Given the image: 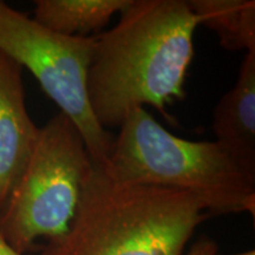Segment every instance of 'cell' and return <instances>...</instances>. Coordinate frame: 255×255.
<instances>
[{"mask_svg":"<svg viewBox=\"0 0 255 255\" xmlns=\"http://www.w3.org/2000/svg\"><path fill=\"white\" fill-rule=\"evenodd\" d=\"M119 24L96 37L88 71V98L104 129L120 127L146 105L183 100L199 19L184 0H130Z\"/></svg>","mask_w":255,"mask_h":255,"instance_id":"1","label":"cell"},{"mask_svg":"<svg viewBox=\"0 0 255 255\" xmlns=\"http://www.w3.org/2000/svg\"><path fill=\"white\" fill-rule=\"evenodd\" d=\"M208 216L189 193L119 180L91 159L68 232L41 255H182Z\"/></svg>","mask_w":255,"mask_h":255,"instance_id":"2","label":"cell"},{"mask_svg":"<svg viewBox=\"0 0 255 255\" xmlns=\"http://www.w3.org/2000/svg\"><path fill=\"white\" fill-rule=\"evenodd\" d=\"M102 163L114 177L186 191L208 215L255 214V169L235 158L219 142H193L168 131L143 108L119 127Z\"/></svg>","mask_w":255,"mask_h":255,"instance_id":"3","label":"cell"},{"mask_svg":"<svg viewBox=\"0 0 255 255\" xmlns=\"http://www.w3.org/2000/svg\"><path fill=\"white\" fill-rule=\"evenodd\" d=\"M91 164L83 137L59 113L40 128L30 161L0 213V233L18 253L55 241L71 225Z\"/></svg>","mask_w":255,"mask_h":255,"instance_id":"4","label":"cell"},{"mask_svg":"<svg viewBox=\"0 0 255 255\" xmlns=\"http://www.w3.org/2000/svg\"><path fill=\"white\" fill-rule=\"evenodd\" d=\"M95 44L96 37L57 33L0 1V52L36 77L77 128L92 161L105 163L114 138L96 120L87 88Z\"/></svg>","mask_w":255,"mask_h":255,"instance_id":"5","label":"cell"},{"mask_svg":"<svg viewBox=\"0 0 255 255\" xmlns=\"http://www.w3.org/2000/svg\"><path fill=\"white\" fill-rule=\"evenodd\" d=\"M39 131L26 108L23 68L0 52V213L30 161Z\"/></svg>","mask_w":255,"mask_h":255,"instance_id":"6","label":"cell"},{"mask_svg":"<svg viewBox=\"0 0 255 255\" xmlns=\"http://www.w3.org/2000/svg\"><path fill=\"white\" fill-rule=\"evenodd\" d=\"M216 142L248 168L255 169V52H247L237 83L213 113Z\"/></svg>","mask_w":255,"mask_h":255,"instance_id":"7","label":"cell"},{"mask_svg":"<svg viewBox=\"0 0 255 255\" xmlns=\"http://www.w3.org/2000/svg\"><path fill=\"white\" fill-rule=\"evenodd\" d=\"M130 0H36L33 19L64 36L88 37L120 13Z\"/></svg>","mask_w":255,"mask_h":255,"instance_id":"8","label":"cell"},{"mask_svg":"<svg viewBox=\"0 0 255 255\" xmlns=\"http://www.w3.org/2000/svg\"><path fill=\"white\" fill-rule=\"evenodd\" d=\"M191 11L229 51L255 52L254 0H189Z\"/></svg>","mask_w":255,"mask_h":255,"instance_id":"9","label":"cell"},{"mask_svg":"<svg viewBox=\"0 0 255 255\" xmlns=\"http://www.w3.org/2000/svg\"><path fill=\"white\" fill-rule=\"evenodd\" d=\"M218 254V245L214 240L201 237L197 239L195 244L191 246L189 252L186 255H216Z\"/></svg>","mask_w":255,"mask_h":255,"instance_id":"10","label":"cell"},{"mask_svg":"<svg viewBox=\"0 0 255 255\" xmlns=\"http://www.w3.org/2000/svg\"><path fill=\"white\" fill-rule=\"evenodd\" d=\"M0 255H23V254L18 253V252L5 240V238L2 237L1 233H0Z\"/></svg>","mask_w":255,"mask_h":255,"instance_id":"11","label":"cell"},{"mask_svg":"<svg viewBox=\"0 0 255 255\" xmlns=\"http://www.w3.org/2000/svg\"><path fill=\"white\" fill-rule=\"evenodd\" d=\"M220 255V254H216ZM228 255H255V251L254 250H250L246 252H240V253H235V254H228Z\"/></svg>","mask_w":255,"mask_h":255,"instance_id":"12","label":"cell"}]
</instances>
